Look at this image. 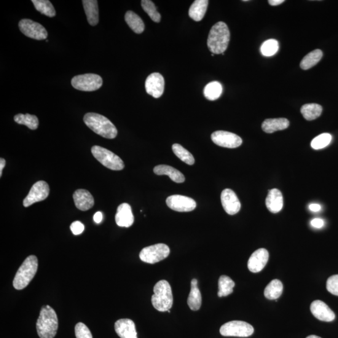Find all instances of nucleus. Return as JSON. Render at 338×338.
Returning <instances> with one entry per match:
<instances>
[{
	"instance_id": "nucleus-1",
	"label": "nucleus",
	"mask_w": 338,
	"mask_h": 338,
	"mask_svg": "<svg viewBox=\"0 0 338 338\" xmlns=\"http://www.w3.org/2000/svg\"><path fill=\"white\" fill-rule=\"evenodd\" d=\"M229 41V28L224 22L219 21L212 27L209 32L208 47L213 54H222L227 50Z\"/></svg>"
},
{
	"instance_id": "nucleus-2",
	"label": "nucleus",
	"mask_w": 338,
	"mask_h": 338,
	"mask_svg": "<svg viewBox=\"0 0 338 338\" xmlns=\"http://www.w3.org/2000/svg\"><path fill=\"white\" fill-rule=\"evenodd\" d=\"M58 328L57 315L49 305L43 307L37 322V333L40 338H53Z\"/></svg>"
},
{
	"instance_id": "nucleus-3",
	"label": "nucleus",
	"mask_w": 338,
	"mask_h": 338,
	"mask_svg": "<svg viewBox=\"0 0 338 338\" xmlns=\"http://www.w3.org/2000/svg\"><path fill=\"white\" fill-rule=\"evenodd\" d=\"M84 121L88 128L104 138L113 139L118 133L117 128L107 117L96 113H87Z\"/></svg>"
},
{
	"instance_id": "nucleus-4",
	"label": "nucleus",
	"mask_w": 338,
	"mask_h": 338,
	"mask_svg": "<svg viewBox=\"0 0 338 338\" xmlns=\"http://www.w3.org/2000/svg\"><path fill=\"white\" fill-rule=\"evenodd\" d=\"M39 266L37 257L31 255L19 268L13 280V287L17 290L25 288L36 276Z\"/></svg>"
},
{
	"instance_id": "nucleus-5",
	"label": "nucleus",
	"mask_w": 338,
	"mask_h": 338,
	"mask_svg": "<svg viewBox=\"0 0 338 338\" xmlns=\"http://www.w3.org/2000/svg\"><path fill=\"white\" fill-rule=\"evenodd\" d=\"M173 295L170 284L167 281L161 280L155 284L152 304L155 309L165 312L171 309L173 305Z\"/></svg>"
},
{
	"instance_id": "nucleus-6",
	"label": "nucleus",
	"mask_w": 338,
	"mask_h": 338,
	"mask_svg": "<svg viewBox=\"0 0 338 338\" xmlns=\"http://www.w3.org/2000/svg\"><path fill=\"white\" fill-rule=\"evenodd\" d=\"M92 155L99 162L105 167L113 171H122L124 168V163L120 158L114 153L98 146L92 147Z\"/></svg>"
},
{
	"instance_id": "nucleus-7",
	"label": "nucleus",
	"mask_w": 338,
	"mask_h": 338,
	"mask_svg": "<svg viewBox=\"0 0 338 338\" xmlns=\"http://www.w3.org/2000/svg\"><path fill=\"white\" fill-rule=\"evenodd\" d=\"M72 85L75 89L84 92L97 90L103 84V80L100 75L87 74L77 75L72 79Z\"/></svg>"
},
{
	"instance_id": "nucleus-8",
	"label": "nucleus",
	"mask_w": 338,
	"mask_h": 338,
	"mask_svg": "<svg viewBox=\"0 0 338 338\" xmlns=\"http://www.w3.org/2000/svg\"><path fill=\"white\" fill-rule=\"evenodd\" d=\"M170 254V249L165 244H157L142 249L139 255L142 261L155 264L167 258Z\"/></svg>"
},
{
	"instance_id": "nucleus-9",
	"label": "nucleus",
	"mask_w": 338,
	"mask_h": 338,
	"mask_svg": "<svg viewBox=\"0 0 338 338\" xmlns=\"http://www.w3.org/2000/svg\"><path fill=\"white\" fill-rule=\"evenodd\" d=\"M254 331L250 324L241 321L228 322L220 329V333L223 336L246 337L251 336Z\"/></svg>"
},
{
	"instance_id": "nucleus-10",
	"label": "nucleus",
	"mask_w": 338,
	"mask_h": 338,
	"mask_svg": "<svg viewBox=\"0 0 338 338\" xmlns=\"http://www.w3.org/2000/svg\"><path fill=\"white\" fill-rule=\"evenodd\" d=\"M19 28L25 36L37 40L46 39L48 32L41 24L29 19H23L18 24Z\"/></svg>"
},
{
	"instance_id": "nucleus-11",
	"label": "nucleus",
	"mask_w": 338,
	"mask_h": 338,
	"mask_svg": "<svg viewBox=\"0 0 338 338\" xmlns=\"http://www.w3.org/2000/svg\"><path fill=\"white\" fill-rule=\"evenodd\" d=\"M49 193L50 187L46 182L40 181L36 182L31 187L27 196L23 200L24 207L28 208L35 203L46 199Z\"/></svg>"
},
{
	"instance_id": "nucleus-12",
	"label": "nucleus",
	"mask_w": 338,
	"mask_h": 338,
	"mask_svg": "<svg viewBox=\"0 0 338 338\" xmlns=\"http://www.w3.org/2000/svg\"><path fill=\"white\" fill-rule=\"evenodd\" d=\"M212 141L214 144L225 148L234 149L241 146L242 139L235 133L226 131H216L212 133Z\"/></svg>"
},
{
	"instance_id": "nucleus-13",
	"label": "nucleus",
	"mask_w": 338,
	"mask_h": 338,
	"mask_svg": "<svg viewBox=\"0 0 338 338\" xmlns=\"http://www.w3.org/2000/svg\"><path fill=\"white\" fill-rule=\"evenodd\" d=\"M166 203L172 210L181 212H190L196 208V202L189 197L181 195H173L167 197Z\"/></svg>"
},
{
	"instance_id": "nucleus-14",
	"label": "nucleus",
	"mask_w": 338,
	"mask_h": 338,
	"mask_svg": "<svg viewBox=\"0 0 338 338\" xmlns=\"http://www.w3.org/2000/svg\"><path fill=\"white\" fill-rule=\"evenodd\" d=\"M165 81L159 73H153L147 78L146 90L147 93L155 98L160 97L164 91Z\"/></svg>"
},
{
	"instance_id": "nucleus-15",
	"label": "nucleus",
	"mask_w": 338,
	"mask_h": 338,
	"mask_svg": "<svg viewBox=\"0 0 338 338\" xmlns=\"http://www.w3.org/2000/svg\"><path fill=\"white\" fill-rule=\"evenodd\" d=\"M221 199L224 211L229 215H234L240 212L241 202L235 192L230 189L222 192Z\"/></svg>"
},
{
	"instance_id": "nucleus-16",
	"label": "nucleus",
	"mask_w": 338,
	"mask_h": 338,
	"mask_svg": "<svg viewBox=\"0 0 338 338\" xmlns=\"http://www.w3.org/2000/svg\"><path fill=\"white\" fill-rule=\"evenodd\" d=\"M269 259V253L264 248L257 249L249 259L248 267L251 272L259 273L264 269Z\"/></svg>"
},
{
	"instance_id": "nucleus-17",
	"label": "nucleus",
	"mask_w": 338,
	"mask_h": 338,
	"mask_svg": "<svg viewBox=\"0 0 338 338\" xmlns=\"http://www.w3.org/2000/svg\"><path fill=\"white\" fill-rule=\"evenodd\" d=\"M311 313L319 320L331 322L334 320L336 316L328 306L320 300H316L312 302L310 307Z\"/></svg>"
},
{
	"instance_id": "nucleus-18",
	"label": "nucleus",
	"mask_w": 338,
	"mask_h": 338,
	"mask_svg": "<svg viewBox=\"0 0 338 338\" xmlns=\"http://www.w3.org/2000/svg\"><path fill=\"white\" fill-rule=\"evenodd\" d=\"M115 330L120 338H138L135 323L129 319H121L115 323Z\"/></svg>"
},
{
	"instance_id": "nucleus-19",
	"label": "nucleus",
	"mask_w": 338,
	"mask_h": 338,
	"mask_svg": "<svg viewBox=\"0 0 338 338\" xmlns=\"http://www.w3.org/2000/svg\"><path fill=\"white\" fill-rule=\"evenodd\" d=\"M115 221L119 227H129L134 222V216L131 207L127 203H123L118 207Z\"/></svg>"
},
{
	"instance_id": "nucleus-20",
	"label": "nucleus",
	"mask_w": 338,
	"mask_h": 338,
	"mask_svg": "<svg viewBox=\"0 0 338 338\" xmlns=\"http://www.w3.org/2000/svg\"><path fill=\"white\" fill-rule=\"evenodd\" d=\"M75 206L80 211L89 210L94 206V198L89 191L85 189H78L73 195Z\"/></svg>"
},
{
	"instance_id": "nucleus-21",
	"label": "nucleus",
	"mask_w": 338,
	"mask_h": 338,
	"mask_svg": "<svg viewBox=\"0 0 338 338\" xmlns=\"http://www.w3.org/2000/svg\"><path fill=\"white\" fill-rule=\"evenodd\" d=\"M265 205L271 213L276 214L279 213L283 208V196L280 190L273 189L269 190Z\"/></svg>"
},
{
	"instance_id": "nucleus-22",
	"label": "nucleus",
	"mask_w": 338,
	"mask_h": 338,
	"mask_svg": "<svg viewBox=\"0 0 338 338\" xmlns=\"http://www.w3.org/2000/svg\"><path fill=\"white\" fill-rule=\"evenodd\" d=\"M289 126V121L285 118L268 119L262 123V128L265 133H272L279 130L286 129Z\"/></svg>"
},
{
	"instance_id": "nucleus-23",
	"label": "nucleus",
	"mask_w": 338,
	"mask_h": 338,
	"mask_svg": "<svg viewBox=\"0 0 338 338\" xmlns=\"http://www.w3.org/2000/svg\"><path fill=\"white\" fill-rule=\"evenodd\" d=\"M154 172L155 174L159 176L166 175L171 178L172 181L176 183H182L185 181V177L181 172L171 166L166 165H159L155 167Z\"/></svg>"
},
{
	"instance_id": "nucleus-24",
	"label": "nucleus",
	"mask_w": 338,
	"mask_h": 338,
	"mask_svg": "<svg viewBox=\"0 0 338 338\" xmlns=\"http://www.w3.org/2000/svg\"><path fill=\"white\" fill-rule=\"evenodd\" d=\"M82 3L88 22L92 26L97 25L99 21L98 2L96 0H84Z\"/></svg>"
},
{
	"instance_id": "nucleus-25",
	"label": "nucleus",
	"mask_w": 338,
	"mask_h": 338,
	"mask_svg": "<svg viewBox=\"0 0 338 338\" xmlns=\"http://www.w3.org/2000/svg\"><path fill=\"white\" fill-rule=\"evenodd\" d=\"M198 281L194 279L191 281V289L188 297L187 304L190 309L192 311H198L202 305V296L199 289L197 286Z\"/></svg>"
},
{
	"instance_id": "nucleus-26",
	"label": "nucleus",
	"mask_w": 338,
	"mask_h": 338,
	"mask_svg": "<svg viewBox=\"0 0 338 338\" xmlns=\"http://www.w3.org/2000/svg\"><path fill=\"white\" fill-rule=\"evenodd\" d=\"M209 5L208 0H195L189 10V15L193 20L200 21L205 17Z\"/></svg>"
},
{
	"instance_id": "nucleus-27",
	"label": "nucleus",
	"mask_w": 338,
	"mask_h": 338,
	"mask_svg": "<svg viewBox=\"0 0 338 338\" xmlns=\"http://www.w3.org/2000/svg\"><path fill=\"white\" fill-rule=\"evenodd\" d=\"M125 20L129 27L136 33L141 34L144 31L145 25L143 20L136 13L128 11L125 13Z\"/></svg>"
},
{
	"instance_id": "nucleus-28",
	"label": "nucleus",
	"mask_w": 338,
	"mask_h": 338,
	"mask_svg": "<svg viewBox=\"0 0 338 338\" xmlns=\"http://www.w3.org/2000/svg\"><path fill=\"white\" fill-rule=\"evenodd\" d=\"M323 112V107L317 104H307L300 109V113L305 119L309 121L318 119Z\"/></svg>"
},
{
	"instance_id": "nucleus-29",
	"label": "nucleus",
	"mask_w": 338,
	"mask_h": 338,
	"mask_svg": "<svg viewBox=\"0 0 338 338\" xmlns=\"http://www.w3.org/2000/svg\"><path fill=\"white\" fill-rule=\"evenodd\" d=\"M323 52L321 50H313L302 58L300 63V68L305 71L312 68L314 66L317 65L323 57Z\"/></svg>"
},
{
	"instance_id": "nucleus-30",
	"label": "nucleus",
	"mask_w": 338,
	"mask_h": 338,
	"mask_svg": "<svg viewBox=\"0 0 338 338\" xmlns=\"http://www.w3.org/2000/svg\"><path fill=\"white\" fill-rule=\"evenodd\" d=\"M283 290V285L281 281L274 280L265 288L264 296L268 299H277L281 296Z\"/></svg>"
},
{
	"instance_id": "nucleus-31",
	"label": "nucleus",
	"mask_w": 338,
	"mask_h": 338,
	"mask_svg": "<svg viewBox=\"0 0 338 338\" xmlns=\"http://www.w3.org/2000/svg\"><path fill=\"white\" fill-rule=\"evenodd\" d=\"M14 120L18 124L26 125L31 130H36L39 127V119L34 115L19 114L15 115Z\"/></svg>"
},
{
	"instance_id": "nucleus-32",
	"label": "nucleus",
	"mask_w": 338,
	"mask_h": 338,
	"mask_svg": "<svg viewBox=\"0 0 338 338\" xmlns=\"http://www.w3.org/2000/svg\"><path fill=\"white\" fill-rule=\"evenodd\" d=\"M222 93V86L218 82L209 83L204 89V95L209 100H216L221 96Z\"/></svg>"
},
{
	"instance_id": "nucleus-33",
	"label": "nucleus",
	"mask_w": 338,
	"mask_h": 338,
	"mask_svg": "<svg viewBox=\"0 0 338 338\" xmlns=\"http://www.w3.org/2000/svg\"><path fill=\"white\" fill-rule=\"evenodd\" d=\"M218 296L220 297L227 296L232 293L235 283L227 276H221L219 280Z\"/></svg>"
},
{
	"instance_id": "nucleus-34",
	"label": "nucleus",
	"mask_w": 338,
	"mask_h": 338,
	"mask_svg": "<svg viewBox=\"0 0 338 338\" xmlns=\"http://www.w3.org/2000/svg\"><path fill=\"white\" fill-rule=\"evenodd\" d=\"M31 2L36 10L42 14L50 18L54 17L56 15L54 7L48 0H32Z\"/></svg>"
},
{
	"instance_id": "nucleus-35",
	"label": "nucleus",
	"mask_w": 338,
	"mask_h": 338,
	"mask_svg": "<svg viewBox=\"0 0 338 338\" xmlns=\"http://www.w3.org/2000/svg\"><path fill=\"white\" fill-rule=\"evenodd\" d=\"M173 150L176 156L187 164L190 165L194 164L195 159L193 155L181 145L178 144H174Z\"/></svg>"
},
{
	"instance_id": "nucleus-36",
	"label": "nucleus",
	"mask_w": 338,
	"mask_h": 338,
	"mask_svg": "<svg viewBox=\"0 0 338 338\" xmlns=\"http://www.w3.org/2000/svg\"><path fill=\"white\" fill-rule=\"evenodd\" d=\"M142 9L149 16L154 22L159 23L161 20L160 13L157 12L155 4L150 0H142L141 2Z\"/></svg>"
},
{
	"instance_id": "nucleus-37",
	"label": "nucleus",
	"mask_w": 338,
	"mask_h": 338,
	"mask_svg": "<svg viewBox=\"0 0 338 338\" xmlns=\"http://www.w3.org/2000/svg\"><path fill=\"white\" fill-rule=\"evenodd\" d=\"M332 136L328 133H324L316 137L311 142V146L315 150L322 149L331 143Z\"/></svg>"
},
{
	"instance_id": "nucleus-38",
	"label": "nucleus",
	"mask_w": 338,
	"mask_h": 338,
	"mask_svg": "<svg viewBox=\"0 0 338 338\" xmlns=\"http://www.w3.org/2000/svg\"><path fill=\"white\" fill-rule=\"evenodd\" d=\"M279 50V43L277 40L270 39L263 43L261 52L263 55L272 56L275 55Z\"/></svg>"
},
{
	"instance_id": "nucleus-39",
	"label": "nucleus",
	"mask_w": 338,
	"mask_h": 338,
	"mask_svg": "<svg viewBox=\"0 0 338 338\" xmlns=\"http://www.w3.org/2000/svg\"><path fill=\"white\" fill-rule=\"evenodd\" d=\"M75 332L77 338H93L90 329L82 323L77 324L75 328Z\"/></svg>"
},
{
	"instance_id": "nucleus-40",
	"label": "nucleus",
	"mask_w": 338,
	"mask_h": 338,
	"mask_svg": "<svg viewBox=\"0 0 338 338\" xmlns=\"http://www.w3.org/2000/svg\"><path fill=\"white\" fill-rule=\"evenodd\" d=\"M326 288L330 293L338 296V275L332 276L328 278L326 283Z\"/></svg>"
},
{
	"instance_id": "nucleus-41",
	"label": "nucleus",
	"mask_w": 338,
	"mask_h": 338,
	"mask_svg": "<svg viewBox=\"0 0 338 338\" xmlns=\"http://www.w3.org/2000/svg\"><path fill=\"white\" fill-rule=\"evenodd\" d=\"M84 229V225L80 221H75L71 225V229L74 235L81 234Z\"/></svg>"
},
{
	"instance_id": "nucleus-42",
	"label": "nucleus",
	"mask_w": 338,
	"mask_h": 338,
	"mask_svg": "<svg viewBox=\"0 0 338 338\" xmlns=\"http://www.w3.org/2000/svg\"><path fill=\"white\" fill-rule=\"evenodd\" d=\"M311 224L314 227L317 228V229H320V228L323 227L324 222L323 219L316 218L313 219L312 221H311Z\"/></svg>"
},
{
	"instance_id": "nucleus-43",
	"label": "nucleus",
	"mask_w": 338,
	"mask_h": 338,
	"mask_svg": "<svg viewBox=\"0 0 338 338\" xmlns=\"http://www.w3.org/2000/svg\"><path fill=\"white\" fill-rule=\"evenodd\" d=\"M103 219V214L101 212H97L93 216V221L96 224H100Z\"/></svg>"
},
{
	"instance_id": "nucleus-44",
	"label": "nucleus",
	"mask_w": 338,
	"mask_h": 338,
	"mask_svg": "<svg viewBox=\"0 0 338 338\" xmlns=\"http://www.w3.org/2000/svg\"><path fill=\"white\" fill-rule=\"evenodd\" d=\"M309 209L311 211L314 212V213H317L321 209V206L318 204H311L309 206Z\"/></svg>"
},
{
	"instance_id": "nucleus-45",
	"label": "nucleus",
	"mask_w": 338,
	"mask_h": 338,
	"mask_svg": "<svg viewBox=\"0 0 338 338\" xmlns=\"http://www.w3.org/2000/svg\"><path fill=\"white\" fill-rule=\"evenodd\" d=\"M284 2V0H269L268 1L269 4L272 6H278Z\"/></svg>"
},
{
	"instance_id": "nucleus-46",
	"label": "nucleus",
	"mask_w": 338,
	"mask_h": 338,
	"mask_svg": "<svg viewBox=\"0 0 338 338\" xmlns=\"http://www.w3.org/2000/svg\"><path fill=\"white\" fill-rule=\"evenodd\" d=\"M5 165H6V161L1 158V159H0V177L2 176L3 169L5 167Z\"/></svg>"
},
{
	"instance_id": "nucleus-47",
	"label": "nucleus",
	"mask_w": 338,
	"mask_h": 338,
	"mask_svg": "<svg viewBox=\"0 0 338 338\" xmlns=\"http://www.w3.org/2000/svg\"><path fill=\"white\" fill-rule=\"evenodd\" d=\"M307 338H321V337L315 336V335H311V336H308Z\"/></svg>"
},
{
	"instance_id": "nucleus-48",
	"label": "nucleus",
	"mask_w": 338,
	"mask_h": 338,
	"mask_svg": "<svg viewBox=\"0 0 338 338\" xmlns=\"http://www.w3.org/2000/svg\"><path fill=\"white\" fill-rule=\"evenodd\" d=\"M211 55L213 56H214V54H213V53H212Z\"/></svg>"
}]
</instances>
